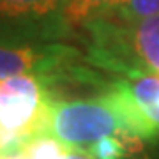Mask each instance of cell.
Wrapping results in <instances>:
<instances>
[{"instance_id": "cell-1", "label": "cell", "mask_w": 159, "mask_h": 159, "mask_svg": "<svg viewBox=\"0 0 159 159\" xmlns=\"http://www.w3.org/2000/svg\"><path fill=\"white\" fill-rule=\"evenodd\" d=\"M80 30L90 66L117 78L159 76V16L142 21L99 16Z\"/></svg>"}, {"instance_id": "cell-2", "label": "cell", "mask_w": 159, "mask_h": 159, "mask_svg": "<svg viewBox=\"0 0 159 159\" xmlns=\"http://www.w3.org/2000/svg\"><path fill=\"white\" fill-rule=\"evenodd\" d=\"M51 101L44 81L35 76L0 80V131L27 143L51 134Z\"/></svg>"}, {"instance_id": "cell-3", "label": "cell", "mask_w": 159, "mask_h": 159, "mask_svg": "<svg viewBox=\"0 0 159 159\" xmlns=\"http://www.w3.org/2000/svg\"><path fill=\"white\" fill-rule=\"evenodd\" d=\"M64 6L66 0H0V39L53 43L73 37Z\"/></svg>"}, {"instance_id": "cell-4", "label": "cell", "mask_w": 159, "mask_h": 159, "mask_svg": "<svg viewBox=\"0 0 159 159\" xmlns=\"http://www.w3.org/2000/svg\"><path fill=\"white\" fill-rule=\"evenodd\" d=\"M81 62H87L85 53L64 41L21 43L0 39V80L35 76L46 85Z\"/></svg>"}, {"instance_id": "cell-5", "label": "cell", "mask_w": 159, "mask_h": 159, "mask_svg": "<svg viewBox=\"0 0 159 159\" xmlns=\"http://www.w3.org/2000/svg\"><path fill=\"white\" fill-rule=\"evenodd\" d=\"M119 2L120 0H66L64 20L74 32H78L87 21L102 16Z\"/></svg>"}, {"instance_id": "cell-6", "label": "cell", "mask_w": 159, "mask_h": 159, "mask_svg": "<svg viewBox=\"0 0 159 159\" xmlns=\"http://www.w3.org/2000/svg\"><path fill=\"white\" fill-rule=\"evenodd\" d=\"M154 16H159V0H120L102 14V18H111L117 21H142Z\"/></svg>"}, {"instance_id": "cell-7", "label": "cell", "mask_w": 159, "mask_h": 159, "mask_svg": "<svg viewBox=\"0 0 159 159\" xmlns=\"http://www.w3.org/2000/svg\"><path fill=\"white\" fill-rule=\"evenodd\" d=\"M71 148L64 145L58 138L44 134V136H37L30 140L25 148H23L21 156L27 159H66Z\"/></svg>"}, {"instance_id": "cell-8", "label": "cell", "mask_w": 159, "mask_h": 159, "mask_svg": "<svg viewBox=\"0 0 159 159\" xmlns=\"http://www.w3.org/2000/svg\"><path fill=\"white\" fill-rule=\"evenodd\" d=\"M87 154H90L96 159H122L125 156H129L125 145L117 136H104L101 140H97L87 150Z\"/></svg>"}, {"instance_id": "cell-9", "label": "cell", "mask_w": 159, "mask_h": 159, "mask_svg": "<svg viewBox=\"0 0 159 159\" xmlns=\"http://www.w3.org/2000/svg\"><path fill=\"white\" fill-rule=\"evenodd\" d=\"M66 159H96V157H92L90 154L81 152V150H69V154H67Z\"/></svg>"}, {"instance_id": "cell-10", "label": "cell", "mask_w": 159, "mask_h": 159, "mask_svg": "<svg viewBox=\"0 0 159 159\" xmlns=\"http://www.w3.org/2000/svg\"><path fill=\"white\" fill-rule=\"evenodd\" d=\"M4 159H27V157L21 156V154H18V156H9V157H4Z\"/></svg>"}, {"instance_id": "cell-11", "label": "cell", "mask_w": 159, "mask_h": 159, "mask_svg": "<svg viewBox=\"0 0 159 159\" xmlns=\"http://www.w3.org/2000/svg\"><path fill=\"white\" fill-rule=\"evenodd\" d=\"M0 159H4V157H2V156H0Z\"/></svg>"}]
</instances>
